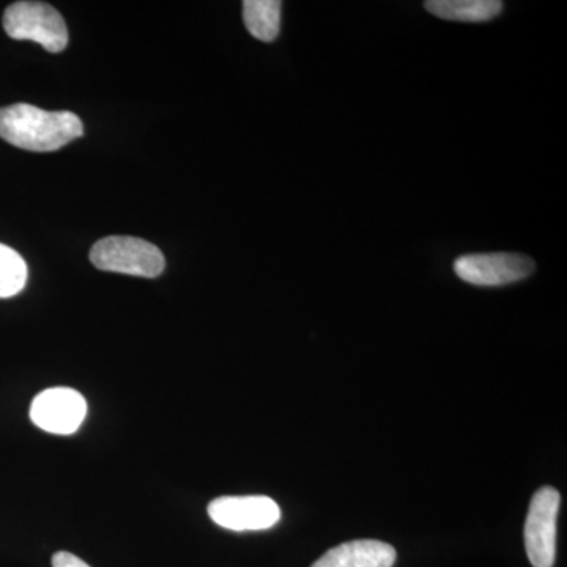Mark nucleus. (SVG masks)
Instances as JSON below:
<instances>
[{
	"mask_svg": "<svg viewBox=\"0 0 567 567\" xmlns=\"http://www.w3.org/2000/svg\"><path fill=\"white\" fill-rule=\"evenodd\" d=\"M82 133L81 118L70 111H43L24 103L0 107V137L22 151H59Z\"/></svg>",
	"mask_w": 567,
	"mask_h": 567,
	"instance_id": "1",
	"label": "nucleus"
},
{
	"mask_svg": "<svg viewBox=\"0 0 567 567\" xmlns=\"http://www.w3.org/2000/svg\"><path fill=\"white\" fill-rule=\"evenodd\" d=\"M91 262L99 270L140 278H156L166 267L163 252L155 245L122 235L96 241L91 251Z\"/></svg>",
	"mask_w": 567,
	"mask_h": 567,
	"instance_id": "2",
	"label": "nucleus"
},
{
	"mask_svg": "<svg viewBox=\"0 0 567 567\" xmlns=\"http://www.w3.org/2000/svg\"><path fill=\"white\" fill-rule=\"evenodd\" d=\"M3 29L14 40H31L50 52L69 44V29L62 14L44 2H14L3 13Z\"/></svg>",
	"mask_w": 567,
	"mask_h": 567,
	"instance_id": "3",
	"label": "nucleus"
},
{
	"mask_svg": "<svg viewBox=\"0 0 567 567\" xmlns=\"http://www.w3.org/2000/svg\"><path fill=\"white\" fill-rule=\"evenodd\" d=\"M532 257L517 252L468 254L457 257L454 271L462 281L480 287H499L524 281L535 274Z\"/></svg>",
	"mask_w": 567,
	"mask_h": 567,
	"instance_id": "4",
	"label": "nucleus"
},
{
	"mask_svg": "<svg viewBox=\"0 0 567 567\" xmlns=\"http://www.w3.org/2000/svg\"><path fill=\"white\" fill-rule=\"evenodd\" d=\"M559 503L557 488L550 486L539 488L533 495L525 522V547L533 567L555 565Z\"/></svg>",
	"mask_w": 567,
	"mask_h": 567,
	"instance_id": "5",
	"label": "nucleus"
},
{
	"mask_svg": "<svg viewBox=\"0 0 567 567\" xmlns=\"http://www.w3.org/2000/svg\"><path fill=\"white\" fill-rule=\"evenodd\" d=\"M208 516L230 532H262L281 520V509L270 496H219L208 505Z\"/></svg>",
	"mask_w": 567,
	"mask_h": 567,
	"instance_id": "6",
	"label": "nucleus"
},
{
	"mask_svg": "<svg viewBox=\"0 0 567 567\" xmlns=\"http://www.w3.org/2000/svg\"><path fill=\"white\" fill-rule=\"evenodd\" d=\"M87 415L84 395L71 388H50L33 399L32 423L54 435H71L81 427Z\"/></svg>",
	"mask_w": 567,
	"mask_h": 567,
	"instance_id": "7",
	"label": "nucleus"
},
{
	"mask_svg": "<svg viewBox=\"0 0 567 567\" xmlns=\"http://www.w3.org/2000/svg\"><path fill=\"white\" fill-rule=\"evenodd\" d=\"M395 557L390 544L361 539L331 548L312 567H393Z\"/></svg>",
	"mask_w": 567,
	"mask_h": 567,
	"instance_id": "8",
	"label": "nucleus"
},
{
	"mask_svg": "<svg viewBox=\"0 0 567 567\" xmlns=\"http://www.w3.org/2000/svg\"><path fill=\"white\" fill-rule=\"evenodd\" d=\"M425 10L440 20L457 22H486L503 10L498 0H429Z\"/></svg>",
	"mask_w": 567,
	"mask_h": 567,
	"instance_id": "9",
	"label": "nucleus"
},
{
	"mask_svg": "<svg viewBox=\"0 0 567 567\" xmlns=\"http://www.w3.org/2000/svg\"><path fill=\"white\" fill-rule=\"evenodd\" d=\"M282 3L279 0H246L244 21L254 39L271 43L281 31Z\"/></svg>",
	"mask_w": 567,
	"mask_h": 567,
	"instance_id": "10",
	"label": "nucleus"
},
{
	"mask_svg": "<svg viewBox=\"0 0 567 567\" xmlns=\"http://www.w3.org/2000/svg\"><path fill=\"white\" fill-rule=\"evenodd\" d=\"M28 264L21 254L0 244V298H11L21 292L28 282Z\"/></svg>",
	"mask_w": 567,
	"mask_h": 567,
	"instance_id": "11",
	"label": "nucleus"
},
{
	"mask_svg": "<svg viewBox=\"0 0 567 567\" xmlns=\"http://www.w3.org/2000/svg\"><path fill=\"white\" fill-rule=\"evenodd\" d=\"M52 567H92L84 559L70 554V551H58L52 557Z\"/></svg>",
	"mask_w": 567,
	"mask_h": 567,
	"instance_id": "12",
	"label": "nucleus"
}]
</instances>
